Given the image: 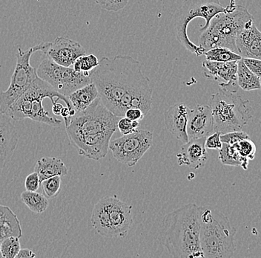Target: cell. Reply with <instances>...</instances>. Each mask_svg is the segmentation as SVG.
Wrapping results in <instances>:
<instances>
[{"label": "cell", "mask_w": 261, "mask_h": 258, "mask_svg": "<svg viewBox=\"0 0 261 258\" xmlns=\"http://www.w3.org/2000/svg\"><path fill=\"white\" fill-rule=\"evenodd\" d=\"M120 119L106 108L98 97L84 111L76 112L65 128L79 154L97 161L108 154Z\"/></svg>", "instance_id": "obj_1"}, {"label": "cell", "mask_w": 261, "mask_h": 258, "mask_svg": "<svg viewBox=\"0 0 261 258\" xmlns=\"http://www.w3.org/2000/svg\"><path fill=\"white\" fill-rule=\"evenodd\" d=\"M91 76L99 99L113 114L122 96L148 78L140 62L128 55L103 57Z\"/></svg>", "instance_id": "obj_2"}, {"label": "cell", "mask_w": 261, "mask_h": 258, "mask_svg": "<svg viewBox=\"0 0 261 258\" xmlns=\"http://www.w3.org/2000/svg\"><path fill=\"white\" fill-rule=\"evenodd\" d=\"M200 228V207L187 204L163 218L161 233L163 243L172 257H204Z\"/></svg>", "instance_id": "obj_3"}, {"label": "cell", "mask_w": 261, "mask_h": 258, "mask_svg": "<svg viewBox=\"0 0 261 258\" xmlns=\"http://www.w3.org/2000/svg\"><path fill=\"white\" fill-rule=\"evenodd\" d=\"M200 244L204 257L230 258L236 250V228L220 210L200 207Z\"/></svg>", "instance_id": "obj_4"}, {"label": "cell", "mask_w": 261, "mask_h": 258, "mask_svg": "<svg viewBox=\"0 0 261 258\" xmlns=\"http://www.w3.org/2000/svg\"><path fill=\"white\" fill-rule=\"evenodd\" d=\"M48 98L52 104L56 101H63L68 109H73L68 97L57 92L50 84L37 77L29 89L11 106L6 115L10 119L19 122L26 119L34 122L46 124L54 127H60L62 121L50 116L44 108L42 101Z\"/></svg>", "instance_id": "obj_5"}, {"label": "cell", "mask_w": 261, "mask_h": 258, "mask_svg": "<svg viewBox=\"0 0 261 258\" xmlns=\"http://www.w3.org/2000/svg\"><path fill=\"white\" fill-rule=\"evenodd\" d=\"M252 19L254 17L245 6L237 5L236 0H230L225 11L212 18L208 28L202 32L199 45L205 52L210 49L223 47L237 53V35Z\"/></svg>", "instance_id": "obj_6"}, {"label": "cell", "mask_w": 261, "mask_h": 258, "mask_svg": "<svg viewBox=\"0 0 261 258\" xmlns=\"http://www.w3.org/2000/svg\"><path fill=\"white\" fill-rule=\"evenodd\" d=\"M238 92L220 89L210 101L214 120V132L220 134L242 130L252 115L248 103Z\"/></svg>", "instance_id": "obj_7"}, {"label": "cell", "mask_w": 261, "mask_h": 258, "mask_svg": "<svg viewBox=\"0 0 261 258\" xmlns=\"http://www.w3.org/2000/svg\"><path fill=\"white\" fill-rule=\"evenodd\" d=\"M224 11L225 8L222 6L220 0H185L172 16L177 41L191 53L197 56L203 55L205 50L189 38L188 26L195 18H203L205 24L200 29L202 33L208 28L212 18Z\"/></svg>", "instance_id": "obj_8"}, {"label": "cell", "mask_w": 261, "mask_h": 258, "mask_svg": "<svg viewBox=\"0 0 261 258\" xmlns=\"http://www.w3.org/2000/svg\"><path fill=\"white\" fill-rule=\"evenodd\" d=\"M50 42H43L31 47L27 51L18 49L15 69L11 78L7 90L0 92V112L5 114L8 109L37 78V69L30 63L31 57L37 52L45 53L50 46Z\"/></svg>", "instance_id": "obj_9"}, {"label": "cell", "mask_w": 261, "mask_h": 258, "mask_svg": "<svg viewBox=\"0 0 261 258\" xmlns=\"http://www.w3.org/2000/svg\"><path fill=\"white\" fill-rule=\"evenodd\" d=\"M42 55L43 57L37 69V76L60 94L68 97L76 89L92 83L91 74L77 73L73 68L60 66L46 55Z\"/></svg>", "instance_id": "obj_10"}, {"label": "cell", "mask_w": 261, "mask_h": 258, "mask_svg": "<svg viewBox=\"0 0 261 258\" xmlns=\"http://www.w3.org/2000/svg\"><path fill=\"white\" fill-rule=\"evenodd\" d=\"M153 143V133L146 130H136L111 141L109 150L119 162L128 167L135 166Z\"/></svg>", "instance_id": "obj_11"}, {"label": "cell", "mask_w": 261, "mask_h": 258, "mask_svg": "<svg viewBox=\"0 0 261 258\" xmlns=\"http://www.w3.org/2000/svg\"><path fill=\"white\" fill-rule=\"evenodd\" d=\"M152 89L148 78L122 96L114 111V115L119 118L124 117L127 109L138 108L141 109L144 115H146L152 107Z\"/></svg>", "instance_id": "obj_12"}, {"label": "cell", "mask_w": 261, "mask_h": 258, "mask_svg": "<svg viewBox=\"0 0 261 258\" xmlns=\"http://www.w3.org/2000/svg\"><path fill=\"white\" fill-rule=\"evenodd\" d=\"M42 54L60 66L70 67L79 57L86 55V51L80 42L66 37H58L50 42L48 50Z\"/></svg>", "instance_id": "obj_13"}, {"label": "cell", "mask_w": 261, "mask_h": 258, "mask_svg": "<svg viewBox=\"0 0 261 258\" xmlns=\"http://www.w3.org/2000/svg\"><path fill=\"white\" fill-rule=\"evenodd\" d=\"M114 238H125L133 223L132 205L116 196L106 197Z\"/></svg>", "instance_id": "obj_14"}, {"label": "cell", "mask_w": 261, "mask_h": 258, "mask_svg": "<svg viewBox=\"0 0 261 258\" xmlns=\"http://www.w3.org/2000/svg\"><path fill=\"white\" fill-rule=\"evenodd\" d=\"M189 140L207 137L214 133V120L210 105H197L189 110L187 127Z\"/></svg>", "instance_id": "obj_15"}, {"label": "cell", "mask_w": 261, "mask_h": 258, "mask_svg": "<svg viewBox=\"0 0 261 258\" xmlns=\"http://www.w3.org/2000/svg\"><path fill=\"white\" fill-rule=\"evenodd\" d=\"M236 52L242 58L261 59V33L254 19L249 21L238 32L236 40Z\"/></svg>", "instance_id": "obj_16"}, {"label": "cell", "mask_w": 261, "mask_h": 258, "mask_svg": "<svg viewBox=\"0 0 261 258\" xmlns=\"http://www.w3.org/2000/svg\"><path fill=\"white\" fill-rule=\"evenodd\" d=\"M19 135L11 119L0 112V169L11 161L17 147Z\"/></svg>", "instance_id": "obj_17"}, {"label": "cell", "mask_w": 261, "mask_h": 258, "mask_svg": "<svg viewBox=\"0 0 261 258\" xmlns=\"http://www.w3.org/2000/svg\"><path fill=\"white\" fill-rule=\"evenodd\" d=\"M189 110L184 103H177L169 107L164 114L166 129L184 144L189 142L187 131Z\"/></svg>", "instance_id": "obj_18"}, {"label": "cell", "mask_w": 261, "mask_h": 258, "mask_svg": "<svg viewBox=\"0 0 261 258\" xmlns=\"http://www.w3.org/2000/svg\"><path fill=\"white\" fill-rule=\"evenodd\" d=\"M206 137L189 140L184 143L180 152L177 154L179 166H187L194 169L203 168L208 159V153L205 147Z\"/></svg>", "instance_id": "obj_19"}, {"label": "cell", "mask_w": 261, "mask_h": 258, "mask_svg": "<svg viewBox=\"0 0 261 258\" xmlns=\"http://www.w3.org/2000/svg\"><path fill=\"white\" fill-rule=\"evenodd\" d=\"M204 76L219 83L236 82L238 61L215 62L205 60L203 64Z\"/></svg>", "instance_id": "obj_20"}, {"label": "cell", "mask_w": 261, "mask_h": 258, "mask_svg": "<svg viewBox=\"0 0 261 258\" xmlns=\"http://www.w3.org/2000/svg\"><path fill=\"white\" fill-rule=\"evenodd\" d=\"M91 220L99 234L106 238H114L106 197L98 201L94 205Z\"/></svg>", "instance_id": "obj_21"}, {"label": "cell", "mask_w": 261, "mask_h": 258, "mask_svg": "<svg viewBox=\"0 0 261 258\" xmlns=\"http://www.w3.org/2000/svg\"><path fill=\"white\" fill-rule=\"evenodd\" d=\"M34 171L38 174L40 182L52 176H66L68 172V168L60 158L48 156L37 161Z\"/></svg>", "instance_id": "obj_22"}, {"label": "cell", "mask_w": 261, "mask_h": 258, "mask_svg": "<svg viewBox=\"0 0 261 258\" xmlns=\"http://www.w3.org/2000/svg\"><path fill=\"white\" fill-rule=\"evenodd\" d=\"M99 97L97 87L94 83L86 85L68 96L75 112L84 111L95 99Z\"/></svg>", "instance_id": "obj_23"}, {"label": "cell", "mask_w": 261, "mask_h": 258, "mask_svg": "<svg viewBox=\"0 0 261 258\" xmlns=\"http://www.w3.org/2000/svg\"><path fill=\"white\" fill-rule=\"evenodd\" d=\"M237 83L240 89L246 92L258 90L260 89V78L252 73L243 62L242 59L238 61Z\"/></svg>", "instance_id": "obj_24"}, {"label": "cell", "mask_w": 261, "mask_h": 258, "mask_svg": "<svg viewBox=\"0 0 261 258\" xmlns=\"http://www.w3.org/2000/svg\"><path fill=\"white\" fill-rule=\"evenodd\" d=\"M219 159L222 164L225 166L241 167L244 170H247L249 160L242 157L238 153L234 145L223 143L219 150Z\"/></svg>", "instance_id": "obj_25"}, {"label": "cell", "mask_w": 261, "mask_h": 258, "mask_svg": "<svg viewBox=\"0 0 261 258\" xmlns=\"http://www.w3.org/2000/svg\"><path fill=\"white\" fill-rule=\"evenodd\" d=\"M21 200L34 213H43L48 207V199L37 192L25 191L21 194Z\"/></svg>", "instance_id": "obj_26"}, {"label": "cell", "mask_w": 261, "mask_h": 258, "mask_svg": "<svg viewBox=\"0 0 261 258\" xmlns=\"http://www.w3.org/2000/svg\"><path fill=\"white\" fill-rule=\"evenodd\" d=\"M205 60L215 62L238 61L241 57L236 52L223 47H217L205 51L203 53Z\"/></svg>", "instance_id": "obj_27"}, {"label": "cell", "mask_w": 261, "mask_h": 258, "mask_svg": "<svg viewBox=\"0 0 261 258\" xmlns=\"http://www.w3.org/2000/svg\"><path fill=\"white\" fill-rule=\"evenodd\" d=\"M20 249L19 237H7L0 243V254L3 257L15 258Z\"/></svg>", "instance_id": "obj_28"}, {"label": "cell", "mask_w": 261, "mask_h": 258, "mask_svg": "<svg viewBox=\"0 0 261 258\" xmlns=\"http://www.w3.org/2000/svg\"><path fill=\"white\" fill-rule=\"evenodd\" d=\"M73 65V69L77 73L91 74L99 65V60L94 55H84L76 59Z\"/></svg>", "instance_id": "obj_29"}, {"label": "cell", "mask_w": 261, "mask_h": 258, "mask_svg": "<svg viewBox=\"0 0 261 258\" xmlns=\"http://www.w3.org/2000/svg\"><path fill=\"white\" fill-rule=\"evenodd\" d=\"M61 176H55L41 182L44 195L48 199H53L60 194L61 189Z\"/></svg>", "instance_id": "obj_30"}, {"label": "cell", "mask_w": 261, "mask_h": 258, "mask_svg": "<svg viewBox=\"0 0 261 258\" xmlns=\"http://www.w3.org/2000/svg\"><path fill=\"white\" fill-rule=\"evenodd\" d=\"M234 146L242 157L249 160H253L255 158L256 145L250 138L238 142Z\"/></svg>", "instance_id": "obj_31"}, {"label": "cell", "mask_w": 261, "mask_h": 258, "mask_svg": "<svg viewBox=\"0 0 261 258\" xmlns=\"http://www.w3.org/2000/svg\"><path fill=\"white\" fill-rule=\"evenodd\" d=\"M129 0H94V3L102 9L109 11H120L128 5Z\"/></svg>", "instance_id": "obj_32"}, {"label": "cell", "mask_w": 261, "mask_h": 258, "mask_svg": "<svg viewBox=\"0 0 261 258\" xmlns=\"http://www.w3.org/2000/svg\"><path fill=\"white\" fill-rule=\"evenodd\" d=\"M249 138H250L249 135L242 130L220 134V140H221L222 143H226L230 145H236L238 142Z\"/></svg>", "instance_id": "obj_33"}, {"label": "cell", "mask_w": 261, "mask_h": 258, "mask_svg": "<svg viewBox=\"0 0 261 258\" xmlns=\"http://www.w3.org/2000/svg\"><path fill=\"white\" fill-rule=\"evenodd\" d=\"M139 121H132L125 117H122L117 122V129L122 135H128L138 130Z\"/></svg>", "instance_id": "obj_34"}, {"label": "cell", "mask_w": 261, "mask_h": 258, "mask_svg": "<svg viewBox=\"0 0 261 258\" xmlns=\"http://www.w3.org/2000/svg\"><path fill=\"white\" fill-rule=\"evenodd\" d=\"M40 178L35 171L26 176L24 187L28 192H37L40 189Z\"/></svg>", "instance_id": "obj_35"}, {"label": "cell", "mask_w": 261, "mask_h": 258, "mask_svg": "<svg viewBox=\"0 0 261 258\" xmlns=\"http://www.w3.org/2000/svg\"><path fill=\"white\" fill-rule=\"evenodd\" d=\"M221 140H220V133L214 132L205 138V147L206 149L219 150L222 148Z\"/></svg>", "instance_id": "obj_36"}, {"label": "cell", "mask_w": 261, "mask_h": 258, "mask_svg": "<svg viewBox=\"0 0 261 258\" xmlns=\"http://www.w3.org/2000/svg\"><path fill=\"white\" fill-rule=\"evenodd\" d=\"M242 59L245 66L247 67L252 73L260 77L261 74V60L258 59L244 58Z\"/></svg>", "instance_id": "obj_37"}, {"label": "cell", "mask_w": 261, "mask_h": 258, "mask_svg": "<svg viewBox=\"0 0 261 258\" xmlns=\"http://www.w3.org/2000/svg\"><path fill=\"white\" fill-rule=\"evenodd\" d=\"M124 117L127 118V119L132 121H140L144 119L145 115L141 109L129 108L125 111Z\"/></svg>", "instance_id": "obj_38"}, {"label": "cell", "mask_w": 261, "mask_h": 258, "mask_svg": "<svg viewBox=\"0 0 261 258\" xmlns=\"http://www.w3.org/2000/svg\"><path fill=\"white\" fill-rule=\"evenodd\" d=\"M36 254L32 250L29 249H22L19 250L15 258H33L36 257Z\"/></svg>", "instance_id": "obj_39"}, {"label": "cell", "mask_w": 261, "mask_h": 258, "mask_svg": "<svg viewBox=\"0 0 261 258\" xmlns=\"http://www.w3.org/2000/svg\"><path fill=\"white\" fill-rule=\"evenodd\" d=\"M63 108V106L62 105V104H58L57 101H56V102L52 105V112H53L55 115H60Z\"/></svg>", "instance_id": "obj_40"}]
</instances>
